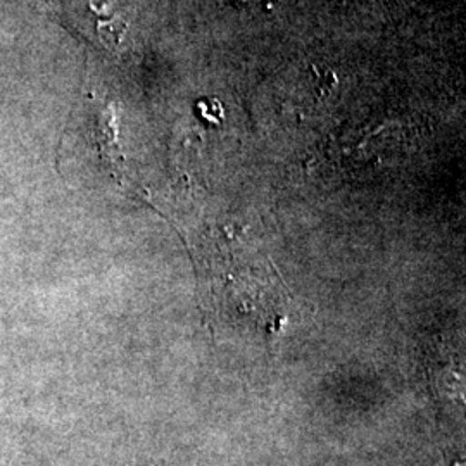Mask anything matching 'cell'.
<instances>
[{
	"label": "cell",
	"instance_id": "1",
	"mask_svg": "<svg viewBox=\"0 0 466 466\" xmlns=\"http://www.w3.org/2000/svg\"><path fill=\"white\" fill-rule=\"evenodd\" d=\"M215 246L217 248H209L199 258L200 277L208 285L209 315L227 318V321H232L235 317L249 318L248 325L252 330L265 332L254 311V304H258L263 315L277 327V330H280L285 321L287 290L277 271L273 275L268 273L273 265L265 267V263L259 261L246 267L250 254H244L240 249L233 252L232 248L223 249L219 242ZM269 332L273 333V330L269 329Z\"/></svg>",
	"mask_w": 466,
	"mask_h": 466
},
{
	"label": "cell",
	"instance_id": "2",
	"mask_svg": "<svg viewBox=\"0 0 466 466\" xmlns=\"http://www.w3.org/2000/svg\"><path fill=\"white\" fill-rule=\"evenodd\" d=\"M235 7L240 9H248V7H259L263 11L273 9L280 0H228Z\"/></svg>",
	"mask_w": 466,
	"mask_h": 466
}]
</instances>
